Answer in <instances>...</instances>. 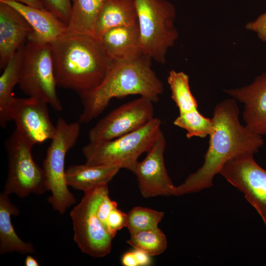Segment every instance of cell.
Returning a JSON list of instances; mask_svg holds the SVG:
<instances>
[{
    "instance_id": "obj_1",
    "label": "cell",
    "mask_w": 266,
    "mask_h": 266,
    "mask_svg": "<svg viewBox=\"0 0 266 266\" xmlns=\"http://www.w3.org/2000/svg\"><path fill=\"white\" fill-rule=\"evenodd\" d=\"M239 113L237 101L233 98L215 106L203 163L182 183L175 186L174 196L194 193L211 187L214 176L227 161L243 153L255 154L263 146L262 136L242 125Z\"/></svg>"
},
{
    "instance_id": "obj_2",
    "label": "cell",
    "mask_w": 266,
    "mask_h": 266,
    "mask_svg": "<svg viewBox=\"0 0 266 266\" xmlns=\"http://www.w3.org/2000/svg\"><path fill=\"white\" fill-rule=\"evenodd\" d=\"M152 59L142 54L128 60H113L96 87L78 94L83 110L78 122L87 123L100 115L114 98L137 95L153 103L164 91L162 81L151 66Z\"/></svg>"
},
{
    "instance_id": "obj_3",
    "label": "cell",
    "mask_w": 266,
    "mask_h": 266,
    "mask_svg": "<svg viewBox=\"0 0 266 266\" xmlns=\"http://www.w3.org/2000/svg\"><path fill=\"white\" fill-rule=\"evenodd\" d=\"M50 44L57 86L78 94L98 86L113 61L92 35L66 32Z\"/></svg>"
},
{
    "instance_id": "obj_4",
    "label": "cell",
    "mask_w": 266,
    "mask_h": 266,
    "mask_svg": "<svg viewBox=\"0 0 266 266\" xmlns=\"http://www.w3.org/2000/svg\"><path fill=\"white\" fill-rule=\"evenodd\" d=\"M142 53L164 64L169 48L178 36L174 25L176 10L167 0H133Z\"/></svg>"
},
{
    "instance_id": "obj_5",
    "label": "cell",
    "mask_w": 266,
    "mask_h": 266,
    "mask_svg": "<svg viewBox=\"0 0 266 266\" xmlns=\"http://www.w3.org/2000/svg\"><path fill=\"white\" fill-rule=\"evenodd\" d=\"M161 120L154 117L141 128L115 139L89 142L82 148L86 163L112 165L132 171L144 153L148 152L162 133Z\"/></svg>"
},
{
    "instance_id": "obj_6",
    "label": "cell",
    "mask_w": 266,
    "mask_h": 266,
    "mask_svg": "<svg viewBox=\"0 0 266 266\" xmlns=\"http://www.w3.org/2000/svg\"><path fill=\"white\" fill-rule=\"evenodd\" d=\"M80 123H68L62 118L58 119L56 134L51 139L43 161L46 187L51 193L48 201L61 214L76 202L75 197L68 188L65 166L66 154L79 137Z\"/></svg>"
},
{
    "instance_id": "obj_7",
    "label": "cell",
    "mask_w": 266,
    "mask_h": 266,
    "mask_svg": "<svg viewBox=\"0 0 266 266\" xmlns=\"http://www.w3.org/2000/svg\"><path fill=\"white\" fill-rule=\"evenodd\" d=\"M19 85L26 95L40 99L55 110L63 109L58 96L50 43L28 39L25 44Z\"/></svg>"
},
{
    "instance_id": "obj_8",
    "label": "cell",
    "mask_w": 266,
    "mask_h": 266,
    "mask_svg": "<svg viewBox=\"0 0 266 266\" xmlns=\"http://www.w3.org/2000/svg\"><path fill=\"white\" fill-rule=\"evenodd\" d=\"M8 172L3 193L23 198L47 191L44 170L34 161V145L17 129L6 141Z\"/></svg>"
},
{
    "instance_id": "obj_9",
    "label": "cell",
    "mask_w": 266,
    "mask_h": 266,
    "mask_svg": "<svg viewBox=\"0 0 266 266\" xmlns=\"http://www.w3.org/2000/svg\"><path fill=\"white\" fill-rule=\"evenodd\" d=\"M107 185L97 187L84 195L70 213L74 232V240L80 250L92 257L107 255L112 248L113 237L98 218L96 208Z\"/></svg>"
},
{
    "instance_id": "obj_10",
    "label": "cell",
    "mask_w": 266,
    "mask_h": 266,
    "mask_svg": "<svg viewBox=\"0 0 266 266\" xmlns=\"http://www.w3.org/2000/svg\"><path fill=\"white\" fill-rule=\"evenodd\" d=\"M251 153H243L227 161L221 174L244 195L266 226V170Z\"/></svg>"
},
{
    "instance_id": "obj_11",
    "label": "cell",
    "mask_w": 266,
    "mask_h": 266,
    "mask_svg": "<svg viewBox=\"0 0 266 266\" xmlns=\"http://www.w3.org/2000/svg\"><path fill=\"white\" fill-rule=\"evenodd\" d=\"M153 103L140 97L116 108L90 129L89 142L108 141L141 128L154 118Z\"/></svg>"
},
{
    "instance_id": "obj_12",
    "label": "cell",
    "mask_w": 266,
    "mask_h": 266,
    "mask_svg": "<svg viewBox=\"0 0 266 266\" xmlns=\"http://www.w3.org/2000/svg\"><path fill=\"white\" fill-rule=\"evenodd\" d=\"M44 101L29 97H13L8 108V116L13 121L16 129L34 145L51 140L56 133L50 119L47 105Z\"/></svg>"
},
{
    "instance_id": "obj_13",
    "label": "cell",
    "mask_w": 266,
    "mask_h": 266,
    "mask_svg": "<svg viewBox=\"0 0 266 266\" xmlns=\"http://www.w3.org/2000/svg\"><path fill=\"white\" fill-rule=\"evenodd\" d=\"M167 82L171 97L179 112L173 124L185 130L188 139L193 137L204 138L209 135L212 129L211 119L199 111L197 101L191 91L189 76L184 72L171 70Z\"/></svg>"
},
{
    "instance_id": "obj_14",
    "label": "cell",
    "mask_w": 266,
    "mask_h": 266,
    "mask_svg": "<svg viewBox=\"0 0 266 266\" xmlns=\"http://www.w3.org/2000/svg\"><path fill=\"white\" fill-rule=\"evenodd\" d=\"M166 138L163 132L145 158L138 161L132 172L135 175L139 191L145 198L174 196L175 186L168 175L164 161Z\"/></svg>"
},
{
    "instance_id": "obj_15",
    "label": "cell",
    "mask_w": 266,
    "mask_h": 266,
    "mask_svg": "<svg viewBox=\"0 0 266 266\" xmlns=\"http://www.w3.org/2000/svg\"><path fill=\"white\" fill-rule=\"evenodd\" d=\"M225 92L243 104L245 127L256 134L266 136V73L256 77L248 86Z\"/></svg>"
},
{
    "instance_id": "obj_16",
    "label": "cell",
    "mask_w": 266,
    "mask_h": 266,
    "mask_svg": "<svg viewBox=\"0 0 266 266\" xmlns=\"http://www.w3.org/2000/svg\"><path fill=\"white\" fill-rule=\"evenodd\" d=\"M33 30L11 6L0 1V68L3 69L17 50L26 43Z\"/></svg>"
},
{
    "instance_id": "obj_17",
    "label": "cell",
    "mask_w": 266,
    "mask_h": 266,
    "mask_svg": "<svg viewBox=\"0 0 266 266\" xmlns=\"http://www.w3.org/2000/svg\"><path fill=\"white\" fill-rule=\"evenodd\" d=\"M18 11L31 26L33 32L28 39L51 43L67 32V26L52 12L10 0H0Z\"/></svg>"
},
{
    "instance_id": "obj_18",
    "label": "cell",
    "mask_w": 266,
    "mask_h": 266,
    "mask_svg": "<svg viewBox=\"0 0 266 266\" xmlns=\"http://www.w3.org/2000/svg\"><path fill=\"white\" fill-rule=\"evenodd\" d=\"M112 60H128L143 54L137 23L119 27L106 31L99 39Z\"/></svg>"
},
{
    "instance_id": "obj_19",
    "label": "cell",
    "mask_w": 266,
    "mask_h": 266,
    "mask_svg": "<svg viewBox=\"0 0 266 266\" xmlns=\"http://www.w3.org/2000/svg\"><path fill=\"white\" fill-rule=\"evenodd\" d=\"M121 168L112 165H74L66 170L68 186L84 193L107 185Z\"/></svg>"
},
{
    "instance_id": "obj_20",
    "label": "cell",
    "mask_w": 266,
    "mask_h": 266,
    "mask_svg": "<svg viewBox=\"0 0 266 266\" xmlns=\"http://www.w3.org/2000/svg\"><path fill=\"white\" fill-rule=\"evenodd\" d=\"M137 23L133 0H105L96 22L94 36L99 40L111 29Z\"/></svg>"
},
{
    "instance_id": "obj_21",
    "label": "cell",
    "mask_w": 266,
    "mask_h": 266,
    "mask_svg": "<svg viewBox=\"0 0 266 266\" xmlns=\"http://www.w3.org/2000/svg\"><path fill=\"white\" fill-rule=\"evenodd\" d=\"M19 211L11 201L9 195H0V253L18 252L20 254L35 253L30 242L21 240L15 231L11 222V215L17 216Z\"/></svg>"
},
{
    "instance_id": "obj_22",
    "label": "cell",
    "mask_w": 266,
    "mask_h": 266,
    "mask_svg": "<svg viewBox=\"0 0 266 266\" xmlns=\"http://www.w3.org/2000/svg\"><path fill=\"white\" fill-rule=\"evenodd\" d=\"M24 46L25 44L10 58L0 76V125L2 128L9 121L8 108L13 97V89L20 81Z\"/></svg>"
},
{
    "instance_id": "obj_23",
    "label": "cell",
    "mask_w": 266,
    "mask_h": 266,
    "mask_svg": "<svg viewBox=\"0 0 266 266\" xmlns=\"http://www.w3.org/2000/svg\"><path fill=\"white\" fill-rule=\"evenodd\" d=\"M105 0H71L67 32L94 36L96 22Z\"/></svg>"
},
{
    "instance_id": "obj_24",
    "label": "cell",
    "mask_w": 266,
    "mask_h": 266,
    "mask_svg": "<svg viewBox=\"0 0 266 266\" xmlns=\"http://www.w3.org/2000/svg\"><path fill=\"white\" fill-rule=\"evenodd\" d=\"M127 242L134 249L141 250L150 256H158L166 250V237L158 227L130 233Z\"/></svg>"
},
{
    "instance_id": "obj_25",
    "label": "cell",
    "mask_w": 266,
    "mask_h": 266,
    "mask_svg": "<svg viewBox=\"0 0 266 266\" xmlns=\"http://www.w3.org/2000/svg\"><path fill=\"white\" fill-rule=\"evenodd\" d=\"M127 228L130 233L154 229L162 220L164 213L151 208L135 206L127 213Z\"/></svg>"
},
{
    "instance_id": "obj_26",
    "label": "cell",
    "mask_w": 266,
    "mask_h": 266,
    "mask_svg": "<svg viewBox=\"0 0 266 266\" xmlns=\"http://www.w3.org/2000/svg\"><path fill=\"white\" fill-rule=\"evenodd\" d=\"M45 8L52 12L67 26L69 20L71 0H42Z\"/></svg>"
},
{
    "instance_id": "obj_27",
    "label": "cell",
    "mask_w": 266,
    "mask_h": 266,
    "mask_svg": "<svg viewBox=\"0 0 266 266\" xmlns=\"http://www.w3.org/2000/svg\"><path fill=\"white\" fill-rule=\"evenodd\" d=\"M127 213L118 208H113L106 219L105 228L109 233L114 238L117 233L126 226Z\"/></svg>"
},
{
    "instance_id": "obj_28",
    "label": "cell",
    "mask_w": 266,
    "mask_h": 266,
    "mask_svg": "<svg viewBox=\"0 0 266 266\" xmlns=\"http://www.w3.org/2000/svg\"><path fill=\"white\" fill-rule=\"evenodd\" d=\"M246 28L256 32L261 40L266 42V11L260 15L255 21L248 23Z\"/></svg>"
},
{
    "instance_id": "obj_29",
    "label": "cell",
    "mask_w": 266,
    "mask_h": 266,
    "mask_svg": "<svg viewBox=\"0 0 266 266\" xmlns=\"http://www.w3.org/2000/svg\"><path fill=\"white\" fill-rule=\"evenodd\" d=\"M133 251L137 266H146L151 264V256L146 253L136 249Z\"/></svg>"
},
{
    "instance_id": "obj_30",
    "label": "cell",
    "mask_w": 266,
    "mask_h": 266,
    "mask_svg": "<svg viewBox=\"0 0 266 266\" xmlns=\"http://www.w3.org/2000/svg\"><path fill=\"white\" fill-rule=\"evenodd\" d=\"M121 262L124 266H137L133 250L124 253L121 257Z\"/></svg>"
},
{
    "instance_id": "obj_31",
    "label": "cell",
    "mask_w": 266,
    "mask_h": 266,
    "mask_svg": "<svg viewBox=\"0 0 266 266\" xmlns=\"http://www.w3.org/2000/svg\"><path fill=\"white\" fill-rule=\"evenodd\" d=\"M12 1H16L19 3H23L24 4L38 8H45L42 0H10Z\"/></svg>"
},
{
    "instance_id": "obj_32",
    "label": "cell",
    "mask_w": 266,
    "mask_h": 266,
    "mask_svg": "<svg viewBox=\"0 0 266 266\" xmlns=\"http://www.w3.org/2000/svg\"><path fill=\"white\" fill-rule=\"evenodd\" d=\"M25 265L26 266H38L37 261L31 255H28L25 260Z\"/></svg>"
}]
</instances>
